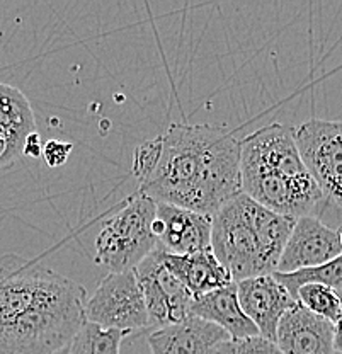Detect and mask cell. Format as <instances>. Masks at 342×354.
Segmentation results:
<instances>
[{"label": "cell", "mask_w": 342, "mask_h": 354, "mask_svg": "<svg viewBox=\"0 0 342 354\" xmlns=\"http://www.w3.org/2000/svg\"><path fill=\"white\" fill-rule=\"evenodd\" d=\"M153 234L162 252L174 256L201 252L211 249V216L157 203Z\"/></svg>", "instance_id": "cell-9"}, {"label": "cell", "mask_w": 342, "mask_h": 354, "mask_svg": "<svg viewBox=\"0 0 342 354\" xmlns=\"http://www.w3.org/2000/svg\"><path fill=\"white\" fill-rule=\"evenodd\" d=\"M342 254L339 230L317 216H301L295 221L279 257L276 272H295L317 268Z\"/></svg>", "instance_id": "cell-8"}, {"label": "cell", "mask_w": 342, "mask_h": 354, "mask_svg": "<svg viewBox=\"0 0 342 354\" xmlns=\"http://www.w3.org/2000/svg\"><path fill=\"white\" fill-rule=\"evenodd\" d=\"M133 332L108 329L94 322H84L68 344L70 354H120L124 339Z\"/></svg>", "instance_id": "cell-16"}, {"label": "cell", "mask_w": 342, "mask_h": 354, "mask_svg": "<svg viewBox=\"0 0 342 354\" xmlns=\"http://www.w3.org/2000/svg\"><path fill=\"white\" fill-rule=\"evenodd\" d=\"M337 293H339V291H337ZM339 297L342 305V291L339 293ZM334 351L342 354V307L339 317H337V320L334 322Z\"/></svg>", "instance_id": "cell-22"}, {"label": "cell", "mask_w": 342, "mask_h": 354, "mask_svg": "<svg viewBox=\"0 0 342 354\" xmlns=\"http://www.w3.org/2000/svg\"><path fill=\"white\" fill-rule=\"evenodd\" d=\"M55 354H70V353H68V348H65V349H61V351H58V353H55Z\"/></svg>", "instance_id": "cell-24"}, {"label": "cell", "mask_w": 342, "mask_h": 354, "mask_svg": "<svg viewBox=\"0 0 342 354\" xmlns=\"http://www.w3.org/2000/svg\"><path fill=\"white\" fill-rule=\"evenodd\" d=\"M159 252L165 268L191 291L194 298L234 283L230 272L216 259L211 249L184 256L162 252L160 249Z\"/></svg>", "instance_id": "cell-15"}, {"label": "cell", "mask_w": 342, "mask_h": 354, "mask_svg": "<svg viewBox=\"0 0 342 354\" xmlns=\"http://www.w3.org/2000/svg\"><path fill=\"white\" fill-rule=\"evenodd\" d=\"M339 239H341V247H342V228L339 230Z\"/></svg>", "instance_id": "cell-25"}, {"label": "cell", "mask_w": 342, "mask_h": 354, "mask_svg": "<svg viewBox=\"0 0 342 354\" xmlns=\"http://www.w3.org/2000/svg\"><path fill=\"white\" fill-rule=\"evenodd\" d=\"M72 150V143L61 142V140H48L41 147V155L50 167H61L64 164H67Z\"/></svg>", "instance_id": "cell-20"}, {"label": "cell", "mask_w": 342, "mask_h": 354, "mask_svg": "<svg viewBox=\"0 0 342 354\" xmlns=\"http://www.w3.org/2000/svg\"><path fill=\"white\" fill-rule=\"evenodd\" d=\"M295 221L238 193L211 216L209 247L235 283L273 274Z\"/></svg>", "instance_id": "cell-3"}, {"label": "cell", "mask_w": 342, "mask_h": 354, "mask_svg": "<svg viewBox=\"0 0 342 354\" xmlns=\"http://www.w3.org/2000/svg\"><path fill=\"white\" fill-rule=\"evenodd\" d=\"M327 205H334L337 209L342 213V179L339 180V184H337L336 187L332 189V193L329 194V196L325 198Z\"/></svg>", "instance_id": "cell-23"}, {"label": "cell", "mask_w": 342, "mask_h": 354, "mask_svg": "<svg viewBox=\"0 0 342 354\" xmlns=\"http://www.w3.org/2000/svg\"><path fill=\"white\" fill-rule=\"evenodd\" d=\"M216 354H283L276 342L260 335L245 339H228L218 346Z\"/></svg>", "instance_id": "cell-19"}, {"label": "cell", "mask_w": 342, "mask_h": 354, "mask_svg": "<svg viewBox=\"0 0 342 354\" xmlns=\"http://www.w3.org/2000/svg\"><path fill=\"white\" fill-rule=\"evenodd\" d=\"M36 131L35 113L19 88L0 82V169L23 157L24 142Z\"/></svg>", "instance_id": "cell-13"}, {"label": "cell", "mask_w": 342, "mask_h": 354, "mask_svg": "<svg viewBox=\"0 0 342 354\" xmlns=\"http://www.w3.org/2000/svg\"><path fill=\"white\" fill-rule=\"evenodd\" d=\"M157 203L137 191L123 208L106 220L95 239L94 263L109 272L135 269L157 249L153 234Z\"/></svg>", "instance_id": "cell-4"}, {"label": "cell", "mask_w": 342, "mask_h": 354, "mask_svg": "<svg viewBox=\"0 0 342 354\" xmlns=\"http://www.w3.org/2000/svg\"><path fill=\"white\" fill-rule=\"evenodd\" d=\"M273 276L288 290V293L295 298L296 290L303 285H322L342 291V254L329 263L317 266V268L300 269L295 272H273ZM296 301V300H295Z\"/></svg>", "instance_id": "cell-17"}, {"label": "cell", "mask_w": 342, "mask_h": 354, "mask_svg": "<svg viewBox=\"0 0 342 354\" xmlns=\"http://www.w3.org/2000/svg\"><path fill=\"white\" fill-rule=\"evenodd\" d=\"M305 167L329 196L342 179V121L308 120L293 128Z\"/></svg>", "instance_id": "cell-7"}, {"label": "cell", "mask_w": 342, "mask_h": 354, "mask_svg": "<svg viewBox=\"0 0 342 354\" xmlns=\"http://www.w3.org/2000/svg\"><path fill=\"white\" fill-rule=\"evenodd\" d=\"M146 313H149L150 327L169 326L181 322L191 312L194 297L191 291L165 268L160 259L159 249L135 268Z\"/></svg>", "instance_id": "cell-6"}, {"label": "cell", "mask_w": 342, "mask_h": 354, "mask_svg": "<svg viewBox=\"0 0 342 354\" xmlns=\"http://www.w3.org/2000/svg\"><path fill=\"white\" fill-rule=\"evenodd\" d=\"M228 339L227 332L215 324L187 315L181 322L155 329L146 342L152 354H216Z\"/></svg>", "instance_id": "cell-12"}, {"label": "cell", "mask_w": 342, "mask_h": 354, "mask_svg": "<svg viewBox=\"0 0 342 354\" xmlns=\"http://www.w3.org/2000/svg\"><path fill=\"white\" fill-rule=\"evenodd\" d=\"M334 354H341V353H334Z\"/></svg>", "instance_id": "cell-26"}, {"label": "cell", "mask_w": 342, "mask_h": 354, "mask_svg": "<svg viewBox=\"0 0 342 354\" xmlns=\"http://www.w3.org/2000/svg\"><path fill=\"white\" fill-rule=\"evenodd\" d=\"M276 346L283 354H334V324L296 304L281 317Z\"/></svg>", "instance_id": "cell-11"}, {"label": "cell", "mask_w": 342, "mask_h": 354, "mask_svg": "<svg viewBox=\"0 0 342 354\" xmlns=\"http://www.w3.org/2000/svg\"><path fill=\"white\" fill-rule=\"evenodd\" d=\"M84 315L87 322L108 329L130 332L149 329V313L135 269L106 274L86 301Z\"/></svg>", "instance_id": "cell-5"}, {"label": "cell", "mask_w": 342, "mask_h": 354, "mask_svg": "<svg viewBox=\"0 0 342 354\" xmlns=\"http://www.w3.org/2000/svg\"><path fill=\"white\" fill-rule=\"evenodd\" d=\"M140 193L213 216L240 191V142L211 124L174 123L133 152Z\"/></svg>", "instance_id": "cell-1"}, {"label": "cell", "mask_w": 342, "mask_h": 354, "mask_svg": "<svg viewBox=\"0 0 342 354\" xmlns=\"http://www.w3.org/2000/svg\"><path fill=\"white\" fill-rule=\"evenodd\" d=\"M237 285V298L247 319L259 335L276 341V329L281 317L296 305L295 298L273 274L242 279Z\"/></svg>", "instance_id": "cell-10"}, {"label": "cell", "mask_w": 342, "mask_h": 354, "mask_svg": "<svg viewBox=\"0 0 342 354\" xmlns=\"http://www.w3.org/2000/svg\"><path fill=\"white\" fill-rule=\"evenodd\" d=\"M23 155H26V157H32V158L41 155V136H39L38 131L31 133V135L26 138Z\"/></svg>", "instance_id": "cell-21"}, {"label": "cell", "mask_w": 342, "mask_h": 354, "mask_svg": "<svg viewBox=\"0 0 342 354\" xmlns=\"http://www.w3.org/2000/svg\"><path fill=\"white\" fill-rule=\"evenodd\" d=\"M189 315L203 319L218 326L230 339H245L259 335V330L247 319L237 298V285H230L213 290L193 300Z\"/></svg>", "instance_id": "cell-14"}, {"label": "cell", "mask_w": 342, "mask_h": 354, "mask_svg": "<svg viewBox=\"0 0 342 354\" xmlns=\"http://www.w3.org/2000/svg\"><path fill=\"white\" fill-rule=\"evenodd\" d=\"M296 304L305 307L308 312L323 319L336 322L341 313V297L336 290L322 285H303L296 290Z\"/></svg>", "instance_id": "cell-18"}, {"label": "cell", "mask_w": 342, "mask_h": 354, "mask_svg": "<svg viewBox=\"0 0 342 354\" xmlns=\"http://www.w3.org/2000/svg\"><path fill=\"white\" fill-rule=\"evenodd\" d=\"M82 285L36 259L0 256V354H55L86 322Z\"/></svg>", "instance_id": "cell-2"}]
</instances>
